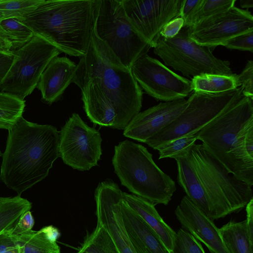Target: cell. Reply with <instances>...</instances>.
Listing matches in <instances>:
<instances>
[{"label":"cell","mask_w":253,"mask_h":253,"mask_svg":"<svg viewBox=\"0 0 253 253\" xmlns=\"http://www.w3.org/2000/svg\"><path fill=\"white\" fill-rule=\"evenodd\" d=\"M59 132L21 117L8 130L0 180L18 195L42 181L59 157Z\"/></svg>","instance_id":"cell-1"},{"label":"cell","mask_w":253,"mask_h":253,"mask_svg":"<svg viewBox=\"0 0 253 253\" xmlns=\"http://www.w3.org/2000/svg\"><path fill=\"white\" fill-rule=\"evenodd\" d=\"M100 0H43L19 21L62 52L82 57L88 49Z\"/></svg>","instance_id":"cell-2"},{"label":"cell","mask_w":253,"mask_h":253,"mask_svg":"<svg viewBox=\"0 0 253 253\" xmlns=\"http://www.w3.org/2000/svg\"><path fill=\"white\" fill-rule=\"evenodd\" d=\"M72 83L97 85L117 112L124 129L142 107L143 92L125 67L97 36L95 24L86 54L80 57Z\"/></svg>","instance_id":"cell-3"},{"label":"cell","mask_w":253,"mask_h":253,"mask_svg":"<svg viewBox=\"0 0 253 253\" xmlns=\"http://www.w3.org/2000/svg\"><path fill=\"white\" fill-rule=\"evenodd\" d=\"M114 171L122 185L155 206H167L176 190L174 181L155 164L144 146L126 140L115 146Z\"/></svg>","instance_id":"cell-4"},{"label":"cell","mask_w":253,"mask_h":253,"mask_svg":"<svg viewBox=\"0 0 253 253\" xmlns=\"http://www.w3.org/2000/svg\"><path fill=\"white\" fill-rule=\"evenodd\" d=\"M210 203L211 220L239 212L253 199L252 187L237 179L202 144L187 154Z\"/></svg>","instance_id":"cell-5"},{"label":"cell","mask_w":253,"mask_h":253,"mask_svg":"<svg viewBox=\"0 0 253 253\" xmlns=\"http://www.w3.org/2000/svg\"><path fill=\"white\" fill-rule=\"evenodd\" d=\"M253 100L243 95L197 133V140L229 172L233 153L253 128Z\"/></svg>","instance_id":"cell-6"},{"label":"cell","mask_w":253,"mask_h":253,"mask_svg":"<svg viewBox=\"0 0 253 253\" xmlns=\"http://www.w3.org/2000/svg\"><path fill=\"white\" fill-rule=\"evenodd\" d=\"M243 95L241 86L216 93L193 91L184 110L145 143L157 150L172 140L195 134Z\"/></svg>","instance_id":"cell-7"},{"label":"cell","mask_w":253,"mask_h":253,"mask_svg":"<svg viewBox=\"0 0 253 253\" xmlns=\"http://www.w3.org/2000/svg\"><path fill=\"white\" fill-rule=\"evenodd\" d=\"M95 28L98 37L127 68L151 48L128 21L122 0H100Z\"/></svg>","instance_id":"cell-8"},{"label":"cell","mask_w":253,"mask_h":253,"mask_svg":"<svg viewBox=\"0 0 253 253\" xmlns=\"http://www.w3.org/2000/svg\"><path fill=\"white\" fill-rule=\"evenodd\" d=\"M211 49L191 40L187 28L183 27L172 38L160 36L154 47V53L166 66L173 68L187 77L203 74H234L229 61L217 58Z\"/></svg>","instance_id":"cell-9"},{"label":"cell","mask_w":253,"mask_h":253,"mask_svg":"<svg viewBox=\"0 0 253 253\" xmlns=\"http://www.w3.org/2000/svg\"><path fill=\"white\" fill-rule=\"evenodd\" d=\"M62 53L43 39L34 36L13 51L11 66L0 83V90L24 100L37 87L49 62Z\"/></svg>","instance_id":"cell-10"},{"label":"cell","mask_w":253,"mask_h":253,"mask_svg":"<svg viewBox=\"0 0 253 253\" xmlns=\"http://www.w3.org/2000/svg\"><path fill=\"white\" fill-rule=\"evenodd\" d=\"M99 131L73 113L59 132V153L64 163L84 171L98 165L102 155Z\"/></svg>","instance_id":"cell-11"},{"label":"cell","mask_w":253,"mask_h":253,"mask_svg":"<svg viewBox=\"0 0 253 253\" xmlns=\"http://www.w3.org/2000/svg\"><path fill=\"white\" fill-rule=\"evenodd\" d=\"M131 70L141 89L157 100L184 99L193 91L191 80L176 74L148 54L139 58Z\"/></svg>","instance_id":"cell-12"},{"label":"cell","mask_w":253,"mask_h":253,"mask_svg":"<svg viewBox=\"0 0 253 253\" xmlns=\"http://www.w3.org/2000/svg\"><path fill=\"white\" fill-rule=\"evenodd\" d=\"M183 0H122L126 16L133 28L154 47L163 27L179 17Z\"/></svg>","instance_id":"cell-13"},{"label":"cell","mask_w":253,"mask_h":253,"mask_svg":"<svg viewBox=\"0 0 253 253\" xmlns=\"http://www.w3.org/2000/svg\"><path fill=\"white\" fill-rule=\"evenodd\" d=\"M186 28L191 40L211 48L223 46L231 38L253 31V17L248 10L234 6Z\"/></svg>","instance_id":"cell-14"},{"label":"cell","mask_w":253,"mask_h":253,"mask_svg":"<svg viewBox=\"0 0 253 253\" xmlns=\"http://www.w3.org/2000/svg\"><path fill=\"white\" fill-rule=\"evenodd\" d=\"M124 192L110 179L99 183L95 189V214L98 224L110 235L120 253H136L124 228L120 203Z\"/></svg>","instance_id":"cell-15"},{"label":"cell","mask_w":253,"mask_h":253,"mask_svg":"<svg viewBox=\"0 0 253 253\" xmlns=\"http://www.w3.org/2000/svg\"><path fill=\"white\" fill-rule=\"evenodd\" d=\"M187 99L160 102L136 115L124 129L125 137L145 143L172 122L187 107Z\"/></svg>","instance_id":"cell-16"},{"label":"cell","mask_w":253,"mask_h":253,"mask_svg":"<svg viewBox=\"0 0 253 253\" xmlns=\"http://www.w3.org/2000/svg\"><path fill=\"white\" fill-rule=\"evenodd\" d=\"M174 213L182 229L204 244L210 253H229L213 220L203 213L186 196L182 198Z\"/></svg>","instance_id":"cell-17"},{"label":"cell","mask_w":253,"mask_h":253,"mask_svg":"<svg viewBox=\"0 0 253 253\" xmlns=\"http://www.w3.org/2000/svg\"><path fill=\"white\" fill-rule=\"evenodd\" d=\"M123 225L136 253H171L157 233L123 199L120 203Z\"/></svg>","instance_id":"cell-18"},{"label":"cell","mask_w":253,"mask_h":253,"mask_svg":"<svg viewBox=\"0 0 253 253\" xmlns=\"http://www.w3.org/2000/svg\"><path fill=\"white\" fill-rule=\"evenodd\" d=\"M77 64L66 56H56L48 64L37 87L42 100L48 104L58 101L72 83Z\"/></svg>","instance_id":"cell-19"},{"label":"cell","mask_w":253,"mask_h":253,"mask_svg":"<svg viewBox=\"0 0 253 253\" xmlns=\"http://www.w3.org/2000/svg\"><path fill=\"white\" fill-rule=\"evenodd\" d=\"M21 253H61L57 243L60 236L58 230L52 225L40 230H23L15 226L11 229Z\"/></svg>","instance_id":"cell-20"},{"label":"cell","mask_w":253,"mask_h":253,"mask_svg":"<svg viewBox=\"0 0 253 253\" xmlns=\"http://www.w3.org/2000/svg\"><path fill=\"white\" fill-rule=\"evenodd\" d=\"M177 167V182L190 200L211 220V211L208 197L203 189L187 155L174 159Z\"/></svg>","instance_id":"cell-21"},{"label":"cell","mask_w":253,"mask_h":253,"mask_svg":"<svg viewBox=\"0 0 253 253\" xmlns=\"http://www.w3.org/2000/svg\"><path fill=\"white\" fill-rule=\"evenodd\" d=\"M123 199L157 233L167 249L171 252L176 232L164 221L155 205L141 197L124 192Z\"/></svg>","instance_id":"cell-22"},{"label":"cell","mask_w":253,"mask_h":253,"mask_svg":"<svg viewBox=\"0 0 253 253\" xmlns=\"http://www.w3.org/2000/svg\"><path fill=\"white\" fill-rule=\"evenodd\" d=\"M218 231L229 253H253V243L249 238L246 220L230 221Z\"/></svg>","instance_id":"cell-23"},{"label":"cell","mask_w":253,"mask_h":253,"mask_svg":"<svg viewBox=\"0 0 253 253\" xmlns=\"http://www.w3.org/2000/svg\"><path fill=\"white\" fill-rule=\"evenodd\" d=\"M32 203L20 196L0 197V235L13 228Z\"/></svg>","instance_id":"cell-24"},{"label":"cell","mask_w":253,"mask_h":253,"mask_svg":"<svg viewBox=\"0 0 253 253\" xmlns=\"http://www.w3.org/2000/svg\"><path fill=\"white\" fill-rule=\"evenodd\" d=\"M237 75L203 74L192 79L193 91L221 93L240 87Z\"/></svg>","instance_id":"cell-25"},{"label":"cell","mask_w":253,"mask_h":253,"mask_svg":"<svg viewBox=\"0 0 253 253\" xmlns=\"http://www.w3.org/2000/svg\"><path fill=\"white\" fill-rule=\"evenodd\" d=\"M35 36L34 33L16 18L0 21V37L11 45V51L20 48Z\"/></svg>","instance_id":"cell-26"},{"label":"cell","mask_w":253,"mask_h":253,"mask_svg":"<svg viewBox=\"0 0 253 253\" xmlns=\"http://www.w3.org/2000/svg\"><path fill=\"white\" fill-rule=\"evenodd\" d=\"M76 253H120L110 235L101 225L84 237Z\"/></svg>","instance_id":"cell-27"},{"label":"cell","mask_w":253,"mask_h":253,"mask_svg":"<svg viewBox=\"0 0 253 253\" xmlns=\"http://www.w3.org/2000/svg\"><path fill=\"white\" fill-rule=\"evenodd\" d=\"M25 101L0 91V128L9 130L22 117Z\"/></svg>","instance_id":"cell-28"},{"label":"cell","mask_w":253,"mask_h":253,"mask_svg":"<svg viewBox=\"0 0 253 253\" xmlns=\"http://www.w3.org/2000/svg\"><path fill=\"white\" fill-rule=\"evenodd\" d=\"M236 0H201L183 27H190L204 19L224 12L235 6Z\"/></svg>","instance_id":"cell-29"},{"label":"cell","mask_w":253,"mask_h":253,"mask_svg":"<svg viewBox=\"0 0 253 253\" xmlns=\"http://www.w3.org/2000/svg\"><path fill=\"white\" fill-rule=\"evenodd\" d=\"M197 140V133L179 137L160 146L159 159L173 158L185 155L191 150Z\"/></svg>","instance_id":"cell-30"},{"label":"cell","mask_w":253,"mask_h":253,"mask_svg":"<svg viewBox=\"0 0 253 253\" xmlns=\"http://www.w3.org/2000/svg\"><path fill=\"white\" fill-rule=\"evenodd\" d=\"M43 0H0V12L6 18H23L33 11Z\"/></svg>","instance_id":"cell-31"},{"label":"cell","mask_w":253,"mask_h":253,"mask_svg":"<svg viewBox=\"0 0 253 253\" xmlns=\"http://www.w3.org/2000/svg\"><path fill=\"white\" fill-rule=\"evenodd\" d=\"M171 253H205L200 242L188 231L180 228L173 240Z\"/></svg>","instance_id":"cell-32"},{"label":"cell","mask_w":253,"mask_h":253,"mask_svg":"<svg viewBox=\"0 0 253 253\" xmlns=\"http://www.w3.org/2000/svg\"><path fill=\"white\" fill-rule=\"evenodd\" d=\"M231 49L253 52V31L235 36L227 41L223 45Z\"/></svg>","instance_id":"cell-33"},{"label":"cell","mask_w":253,"mask_h":253,"mask_svg":"<svg viewBox=\"0 0 253 253\" xmlns=\"http://www.w3.org/2000/svg\"><path fill=\"white\" fill-rule=\"evenodd\" d=\"M243 95L253 99V61L249 60L241 73L237 75Z\"/></svg>","instance_id":"cell-34"},{"label":"cell","mask_w":253,"mask_h":253,"mask_svg":"<svg viewBox=\"0 0 253 253\" xmlns=\"http://www.w3.org/2000/svg\"><path fill=\"white\" fill-rule=\"evenodd\" d=\"M184 21L180 17L169 22L163 28L160 36L165 39H171L176 36L183 27Z\"/></svg>","instance_id":"cell-35"},{"label":"cell","mask_w":253,"mask_h":253,"mask_svg":"<svg viewBox=\"0 0 253 253\" xmlns=\"http://www.w3.org/2000/svg\"><path fill=\"white\" fill-rule=\"evenodd\" d=\"M201 0H183L180 8L179 17L182 18L184 23L192 15L199 5Z\"/></svg>","instance_id":"cell-36"},{"label":"cell","mask_w":253,"mask_h":253,"mask_svg":"<svg viewBox=\"0 0 253 253\" xmlns=\"http://www.w3.org/2000/svg\"><path fill=\"white\" fill-rule=\"evenodd\" d=\"M11 229L0 235V253L17 246L15 238L11 233Z\"/></svg>","instance_id":"cell-37"},{"label":"cell","mask_w":253,"mask_h":253,"mask_svg":"<svg viewBox=\"0 0 253 253\" xmlns=\"http://www.w3.org/2000/svg\"><path fill=\"white\" fill-rule=\"evenodd\" d=\"M247 213L246 225L250 241L253 243V199L246 206Z\"/></svg>","instance_id":"cell-38"},{"label":"cell","mask_w":253,"mask_h":253,"mask_svg":"<svg viewBox=\"0 0 253 253\" xmlns=\"http://www.w3.org/2000/svg\"><path fill=\"white\" fill-rule=\"evenodd\" d=\"M34 222L31 212L28 211L24 213L20 217L16 226L23 230H32Z\"/></svg>","instance_id":"cell-39"},{"label":"cell","mask_w":253,"mask_h":253,"mask_svg":"<svg viewBox=\"0 0 253 253\" xmlns=\"http://www.w3.org/2000/svg\"><path fill=\"white\" fill-rule=\"evenodd\" d=\"M13 55L0 52V83L5 76L12 64Z\"/></svg>","instance_id":"cell-40"},{"label":"cell","mask_w":253,"mask_h":253,"mask_svg":"<svg viewBox=\"0 0 253 253\" xmlns=\"http://www.w3.org/2000/svg\"><path fill=\"white\" fill-rule=\"evenodd\" d=\"M0 52L13 55V52L11 51V44L1 37H0Z\"/></svg>","instance_id":"cell-41"},{"label":"cell","mask_w":253,"mask_h":253,"mask_svg":"<svg viewBox=\"0 0 253 253\" xmlns=\"http://www.w3.org/2000/svg\"><path fill=\"white\" fill-rule=\"evenodd\" d=\"M240 5L242 8H252L253 7V0H240Z\"/></svg>","instance_id":"cell-42"},{"label":"cell","mask_w":253,"mask_h":253,"mask_svg":"<svg viewBox=\"0 0 253 253\" xmlns=\"http://www.w3.org/2000/svg\"><path fill=\"white\" fill-rule=\"evenodd\" d=\"M2 253H21L20 248L18 245L11 248Z\"/></svg>","instance_id":"cell-43"},{"label":"cell","mask_w":253,"mask_h":253,"mask_svg":"<svg viewBox=\"0 0 253 253\" xmlns=\"http://www.w3.org/2000/svg\"><path fill=\"white\" fill-rule=\"evenodd\" d=\"M4 19H6L4 15L1 12H0V21Z\"/></svg>","instance_id":"cell-44"},{"label":"cell","mask_w":253,"mask_h":253,"mask_svg":"<svg viewBox=\"0 0 253 253\" xmlns=\"http://www.w3.org/2000/svg\"><path fill=\"white\" fill-rule=\"evenodd\" d=\"M1 156V152H0V157Z\"/></svg>","instance_id":"cell-45"}]
</instances>
